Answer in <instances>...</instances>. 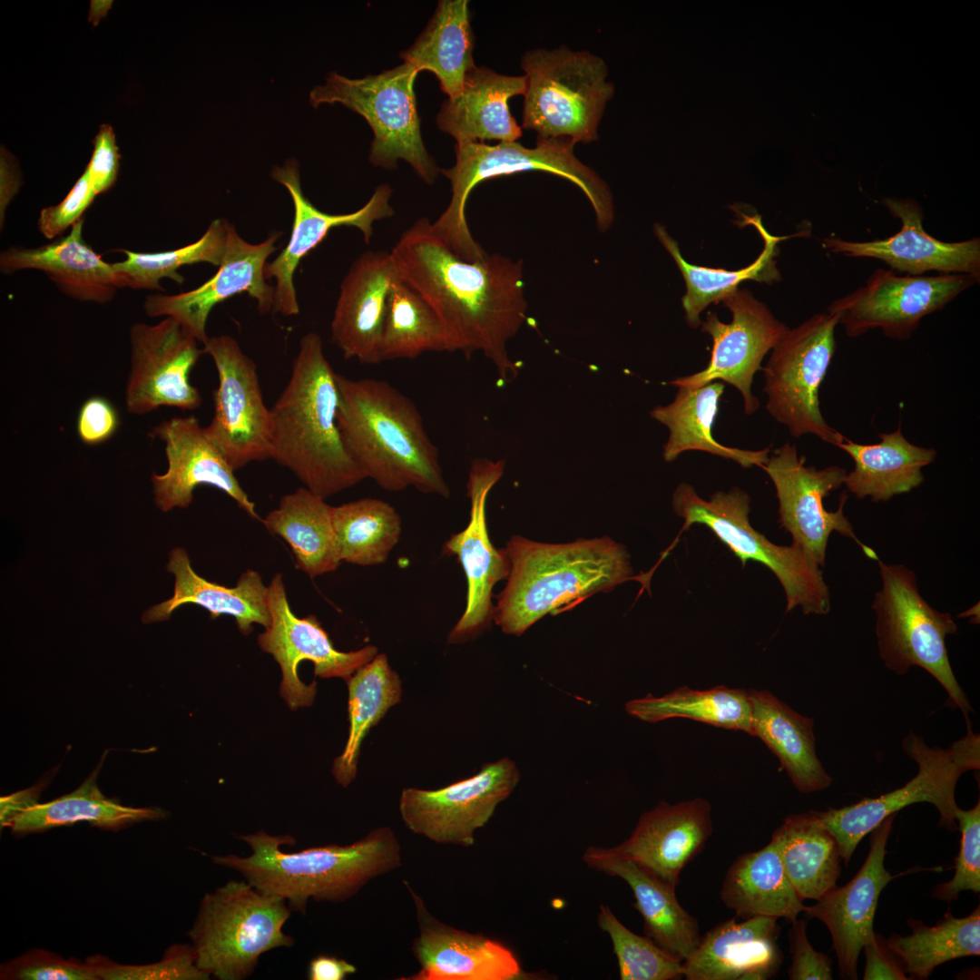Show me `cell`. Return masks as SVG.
<instances>
[{
	"mask_svg": "<svg viewBox=\"0 0 980 980\" xmlns=\"http://www.w3.org/2000/svg\"><path fill=\"white\" fill-rule=\"evenodd\" d=\"M230 223L216 219L196 241L181 248L156 253L136 252L120 249L125 255L122 261L113 263L123 274L132 289L164 291L160 280L168 278L181 285L184 277L178 272L183 266L205 262L219 267L225 252Z\"/></svg>",
	"mask_w": 980,
	"mask_h": 980,
	"instance_id": "obj_49",
	"label": "cell"
},
{
	"mask_svg": "<svg viewBox=\"0 0 980 980\" xmlns=\"http://www.w3.org/2000/svg\"><path fill=\"white\" fill-rule=\"evenodd\" d=\"M805 462L806 457L799 456L795 445L785 443L773 451L762 467L775 486L779 523L791 534L792 544L824 566L828 541L835 531L854 540L867 557L877 561L875 551L858 540L844 514L847 495L841 496L836 511H828L824 506V499L844 485L847 470L838 466L817 469L805 466Z\"/></svg>",
	"mask_w": 980,
	"mask_h": 980,
	"instance_id": "obj_18",
	"label": "cell"
},
{
	"mask_svg": "<svg viewBox=\"0 0 980 980\" xmlns=\"http://www.w3.org/2000/svg\"><path fill=\"white\" fill-rule=\"evenodd\" d=\"M523 125L537 140L569 139L573 144L598 138L607 103L614 94L608 68L598 55L567 47L525 53Z\"/></svg>",
	"mask_w": 980,
	"mask_h": 980,
	"instance_id": "obj_8",
	"label": "cell"
},
{
	"mask_svg": "<svg viewBox=\"0 0 980 980\" xmlns=\"http://www.w3.org/2000/svg\"><path fill=\"white\" fill-rule=\"evenodd\" d=\"M337 374L318 334L299 340L290 377L271 413V458L313 494L327 499L366 477L343 442Z\"/></svg>",
	"mask_w": 980,
	"mask_h": 980,
	"instance_id": "obj_2",
	"label": "cell"
},
{
	"mask_svg": "<svg viewBox=\"0 0 980 980\" xmlns=\"http://www.w3.org/2000/svg\"><path fill=\"white\" fill-rule=\"evenodd\" d=\"M895 817L888 816L871 832L868 855L856 876L845 886L836 885L804 911L828 927L840 975L845 979H858V956L875 933L873 921L879 896L897 877L884 865Z\"/></svg>",
	"mask_w": 980,
	"mask_h": 980,
	"instance_id": "obj_26",
	"label": "cell"
},
{
	"mask_svg": "<svg viewBox=\"0 0 980 980\" xmlns=\"http://www.w3.org/2000/svg\"><path fill=\"white\" fill-rule=\"evenodd\" d=\"M118 426L117 411L106 398L92 397L82 405L76 429L84 444L94 446L106 442L115 434Z\"/></svg>",
	"mask_w": 980,
	"mask_h": 980,
	"instance_id": "obj_57",
	"label": "cell"
},
{
	"mask_svg": "<svg viewBox=\"0 0 980 980\" xmlns=\"http://www.w3.org/2000/svg\"><path fill=\"white\" fill-rule=\"evenodd\" d=\"M164 443L168 468L152 474L154 502L162 512L186 508L198 486L216 487L252 518L261 520L234 469L194 416L164 420L152 429Z\"/></svg>",
	"mask_w": 980,
	"mask_h": 980,
	"instance_id": "obj_24",
	"label": "cell"
},
{
	"mask_svg": "<svg viewBox=\"0 0 980 980\" xmlns=\"http://www.w3.org/2000/svg\"><path fill=\"white\" fill-rule=\"evenodd\" d=\"M806 921L792 922L789 931L791 964L788 970L790 980H830L831 961L825 954L816 951L806 933Z\"/></svg>",
	"mask_w": 980,
	"mask_h": 980,
	"instance_id": "obj_55",
	"label": "cell"
},
{
	"mask_svg": "<svg viewBox=\"0 0 980 980\" xmlns=\"http://www.w3.org/2000/svg\"><path fill=\"white\" fill-rule=\"evenodd\" d=\"M251 854L213 856L219 866L239 872L260 892L286 900L291 911L302 914L309 899L333 903L354 897L366 884L401 865V847L394 831L380 827L348 845H326L285 852L294 845L289 835L264 830L240 836Z\"/></svg>",
	"mask_w": 980,
	"mask_h": 980,
	"instance_id": "obj_4",
	"label": "cell"
},
{
	"mask_svg": "<svg viewBox=\"0 0 980 980\" xmlns=\"http://www.w3.org/2000/svg\"><path fill=\"white\" fill-rule=\"evenodd\" d=\"M526 84L525 75H504L475 66L466 74L460 93L443 103L436 123L456 142H516L522 126L512 116L508 101L524 95Z\"/></svg>",
	"mask_w": 980,
	"mask_h": 980,
	"instance_id": "obj_34",
	"label": "cell"
},
{
	"mask_svg": "<svg viewBox=\"0 0 980 980\" xmlns=\"http://www.w3.org/2000/svg\"><path fill=\"white\" fill-rule=\"evenodd\" d=\"M349 730L346 747L333 763L332 774L348 787L357 774L360 746L368 731L400 701L401 681L385 653L356 671L347 681Z\"/></svg>",
	"mask_w": 980,
	"mask_h": 980,
	"instance_id": "obj_44",
	"label": "cell"
},
{
	"mask_svg": "<svg viewBox=\"0 0 980 980\" xmlns=\"http://www.w3.org/2000/svg\"><path fill=\"white\" fill-rule=\"evenodd\" d=\"M419 72L407 63L379 74L348 79L335 72L309 93L310 103H339L363 116L374 132L369 161L374 166L397 168L407 162L432 184L440 170L424 145L414 83Z\"/></svg>",
	"mask_w": 980,
	"mask_h": 980,
	"instance_id": "obj_12",
	"label": "cell"
},
{
	"mask_svg": "<svg viewBox=\"0 0 980 980\" xmlns=\"http://www.w3.org/2000/svg\"><path fill=\"white\" fill-rule=\"evenodd\" d=\"M198 339L178 321L138 322L130 330L131 372L125 405L129 413L144 415L161 407L193 410L201 396L190 373L204 354Z\"/></svg>",
	"mask_w": 980,
	"mask_h": 980,
	"instance_id": "obj_20",
	"label": "cell"
},
{
	"mask_svg": "<svg viewBox=\"0 0 980 980\" xmlns=\"http://www.w3.org/2000/svg\"><path fill=\"white\" fill-rule=\"evenodd\" d=\"M96 196L88 172L84 170L61 202L54 206L45 207L40 211L37 221L38 230L48 240L60 236L83 218V213Z\"/></svg>",
	"mask_w": 980,
	"mask_h": 980,
	"instance_id": "obj_54",
	"label": "cell"
},
{
	"mask_svg": "<svg viewBox=\"0 0 980 980\" xmlns=\"http://www.w3.org/2000/svg\"><path fill=\"white\" fill-rule=\"evenodd\" d=\"M281 232H272L260 243L245 240L230 223L225 252L218 271L201 286L181 293L149 295L143 309L149 317H170L202 344L208 339L206 324L212 309L228 299L246 292L257 302L260 314L272 311L274 286L267 283L264 268L278 250Z\"/></svg>",
	"mask_w": 980,
	"mask_h": 980,
	"instance_id": "obj_22",
	"label": "cell"
},
{
	"mask_svg": "<svg viewBox=\"0 0 980 980\" xmlns=\"http://www.w3.org/2000/svg\"><path fill=\"white\" fill-rule=\"evenodd\" d=\"M866 966L864 980H906L903 965L898 957L887 946L886 939L874 933L865 944Z\"/></svg>",
	"mask_w": 980,
	"mask_h": 980,
	"instance_id": "obj_58",
	"label": "cell"
},
{
	"mask_svg": "<svg viewBox=\"0 0 980 980\" xmlns=\"http://www.w3.org/2000/svg\"><path fill=\"white\" fill-rule=\"evenodd\" d=\"M631 716L647 722L685 718L716 727L751 733L749 691L716 686L699 691L681 687L662 697L651 694L625 704Z\"/></svg>",
	"mask_w": 980,
	"mask_h": 980,
	"instance_id": "obj_46",
	"label": "cell"
},
{
	"mask_svg": "<svg viewBox=\"0 0 980 980\" xmlns=\"http://www.w3.org/2000/svg\"><path fill=\"white\" fill-rule=\"evenodd\" d=\"M271 176L289 192L294 217L287 245L275 260L267 262L264 276L266 279L273 278L276 282L272 312L294 316L299 314V307L293 278L300 260L335 227L358 228L368 244L374 222L394 215L389 204L392 189L388 184L379 185L368 201L358 211L347 214H329L319 211L304 195L299 164L295 160H289L282 166H275Z\"/></svg>",
	"mask_w": 980,
	"mask_h": 980,
	"instance_id": "obj_23",
	"label": "cell"
},
{
	"mask_svg": "<svg viewBox=\"0 0 980 980\" xmlns=\"http://www.w3.org/2000/svg\"><path fill=\"white\" fill-rule=\"evenodd\" d=\"M751 736L760 738L779 759L795 788L803 793L823 790L831 777L818 758L814 720L768 691H749Z\"/></svg>",
	"mask_w": 980,
	"mask_h": 980,
	"instance_id": "obj_36",
	"label": "cell"
},
{
	"mask_svg": "<svg viewBox=\"0 0 980 980\" xmlns=\"http://www.w3.org/2000/svg\"><path fill=\"white\" fill-rule=\"evenodd\" d=\"M262 523L289 545L296 568L310 578L334 572L342 563L332 506L306 487L284 495Z\"/></svg>",
	"mask_w": 980,
	"mask_h": 980,
	"instance_id": "obj_39",
	"label": "cell"
},
{
	"mask_svg": "<svg viewBox=\"0 0 980 980\" xmlns=\"http://www.w3.org/2000/svg\"><path fill=\"white\" fill-rule=\"evenodd\" d=\"M98 773L99 769H95L73 792L24 810L12 821L9 828L15 835L24 836L87 822L115 831L135 823L165 817V812L161 808L127 807L108 799L97 785Z\"/></svg>",
	"mask_w": 980,
	"mask_h": 980,
	"instance_id": "obj_43",
	"label": "cell"
},
{
	"mask_svg": "<svg viewBox=\"0 0 980 980\" xmlns=\"http://www.w3.org/2000/svg\"><path fill=\"white\" fill-rule=\"evenodd\" d=\"M520 780L515 763L503 758L475 775L437 789L405 788L399 812L413 833L445 845L471 847L484 827Z\"/></svg>",
	"mask_w": 980,
	"mask_h": 980,
	"instance_id": "obj_16",
	"label": "cell"
},
{
	"mask_svg": "<svg viewBox=\"0 0 980 980\" xmlns=\"http://www.w3.org/2000/svg\"><path fill=\"white\" fill-rule=\"evenodd\" d=\"M267 604L270 622L258 636V643L280 666V694L291 710L310 706L317 691L315 681L306 685L299 680V662H313L318 677L347 681L378 653L374 645L348 652L338 651L316 616L299 618L294 614L281 573L275 574L267 586Z\"/></svg>",
	"mask_w": 980,
	"mask_h": 980,
	"instance_id": "obj_17",
	"label": "cell"
},
{
	"mask_svg": "<svg viewBox=\"0 0 980 980\" xmlns=\"http://www.w3.org/2000/svg\"><path fill=\"white\" fill-rule=\"evenodd\" d=\"M84 219L64 238L37 248L13 246L0 254L3 274L24 270L43 271L64 295L82 301L105 304L128 279L113 263L104 261L83 240Z\"/></svg>",
	"mask_w": 980,
	"mask_h": 980,
	"instance_id": "obj_31",
	"label": "cell"
},
{
	"mask_svg": "<svg viewBox=\"0 0 980 980\" xmlns=\"http://www.w3.org/2000/svg\"><path fill=\"white\" fill-rule=\"evenodd\" d=\"M874 444H859L848 439L838 446L854 462L844 480L856 497H870L886 502L918 487L925 480L922 469L935 461L936 450L914 445L902 434L900 426L881 433Z\"/></svg>",
	"mask_w": 980,
	"mask_h": 980,
	"instance_id": "obj_35",
	"label": "cell"
},
{
	"mask_svg": "<svg viewBox=\"0 0 980 980\" xmlns=\"http://www.w3.org/2000/svg\"><path fill=\"white\" fill-rule=\"evenodd\" d=\"M720 897L737 916L746 918L765 916L792 923L807 906L771 842L737 858L726 873Z\"/></svg>",
	"mask_w": 980,
	"mask_h": 980,
	"instance_id": "obj_38",
	"label": "cell"
},
{
	"mask_svg": "<svg viewBox=\"0 0 980 980\" xmlns=\"http://www.w3.org/2000/svg\"><path fill=\"white\" fill-rule=\"evenodd\" d=\"M889 213L901 221L896 234L871 241H850L835 236L824 239L833 253L877 259L897 273L919 276L926 272L963 273L980 278V239L945 242L923 227L924 212L912 199L883 198Z\"/></svg>",
	"mask_w": 980,
	"mask_h": 980,
	"instance_id": "obj_25",
	"label": "cell"
},
{
	"mask_svg": "<svg viewBox=\"0 0 980 980\" xmlns=\"http://www.w3.org/2000/svg\"><path fill=\"white\" fill-rule=\"evenodd\" d=\"M907 924L909 936L893 934L886 942L912 979H926L937 965L953 959L980 955L979 906L965 917L948 910L933 926L913 918Z\"/></svg>",
	"mask_w": 980,
	"mask_h": 980,
	"instance_id": "obj_45",
	"label": "cell"
},
{
	"mask_svg": "<svg viewBox=\"0 0 980 980\" xmlns=\"http://www.w3.org/2000/svg\"><path fill=\"white\" fill-rule=\"evenodd\" d=\"M427 351L451 352L448 335L431 308L398 278L388 296L381 359H412Z\"/></svg>",
	"mask_w": 980,
	"mask_h": 980,
	"instance_id": "obj_48",
	"label": "cell"
},
{
	"mask_svg": "<svg viewBox=\"0 0 980 980\" xmlns=\"http://www.w3.org/2000/svg\"><path fill=\"white\" fill-rule=\"evenodd\" d=\"M338 425L366 478L387 491L414 487L447 498L437 447L411 399L385 380L337 374Z\"/></svg>",
	"mask_w": 980,
	"mask_h": 980,
	"instance_id": "obj_3",
	"label": "cell"
},
{
	"mask_svg": "<svg viewBox=\"0 0 980 980\" xmlns=\"http://www.w3.org/2000/svg\"><path fill=\"white\" fill-rule=\"evenodd\" d=\"M2 980H98L85 962L42 948H31L0 966Z\"/></svg>",
	"mask_w": 980,
	"mask_h": 980,
	"instance_id": "obj_53",
	"label": "cell"
},
{
	"mask_svg": "<svg viewBox=\"0 0 980 980\" xmlns=\"http://www.w3.org/2000/svg\"><path fill=\"white\" fill-rule=\"evenodd\" d=\"M583 860L589 867L618 877L629 885L646 936L682 962L693 953L701 937L699 923L680 905L676 888L633 861L612 855L606 848L588 847Z\"/></svg>",
	"mask_w": 980,
	"mask_h": 980,
	"instance_id": "obj_32",
	"label": "cell"
},
{
	"mask_svg": "<svg viewBox=\"0 0 980 980\" xmlns=\"http://www.w3.org/2000/svg\"><path fill=\"white\" fill-rule=\"evenodd\" d=\"M979 280L963 273L912 276L877 269L865 285L834 300L828 312L838 317L848 337L878 328L889 338L906 340L924 317L942 310Z\"/></svg>",
	"mask_w": 980,
	"mask_h": 980,
	"instance_id": "obj_14",
	"label": "cell"
},
{
	"mask_svg": "<svg viewBox=\"0 0 980 980\" xmlns=\"http://www.w3.org/2000/svg\"><path fill=\"white\" fill-rule=\"evenodd\" d=\"M712 830L706 799L675 805L661 801L640 817L627 839L606 848L676 888L681 871L701 852Z\"/></svg>",
	"mask_w": 980,
	"mask_h": 980,
	"instance_id": "obj_29",
	"label": "cell"
},
{
	"mask_svg": "<svg viewBox=\"0 0 980 980\" xmlns=\"http://www.w3.org/2000/svg\"><path fill=\"white\" fill-rule=\"evenodd\" d=\"M98 980H206L211 976L201 970L191 944H174L162 959L145 965L119 964L101 955L86 958Z\"/></svg>",
	"mask_w": 980,
	"mask_h": 980,
	"instance_id": "obj_51",
	"label": "cell"
},
{
	"mask_svg": "<svg viewBox=\"0 0 980 980\" xmlns=\"http://www.w3.org/2000/svg\"><path fill=\"white\" fill-rule=\"evenodd\" d=\"M673 401L658 406L651 416L665 425L669 437L663 446V458L675 460L691 450L707 452L737 462L742 467H763L769 460V447L748 450L727 446L714 439L712 429L725 385L715 381L699 387H677Z\"/></svg>",
	"mask_w": 980,
	"mask_h": 980,
	"instance_id": "obj_37",
	"label": "cell"
},
{
	"mask_svg": "<svg viewBox=\"0 0 980 980\" xmlns=\"http://www.w3.org/2000/svg\"><path fill=\"white\" fill-rule=\"evenodd\" d=\"M838 325V317L827 312L789 328L762 370L771 416L794 437L810 434L838 447L846 436L827 423L818 396L836 351Z\"/></svg>",
	"mask_w": 980,
	"mask_h": 980,
	"instance_id": "obj_13",
	"label": "cell"
},
{
	"mask_svg": "<svg viewBox=\"0 0 980 980\" xmlns=\"http://www.w3.org/2000/svg\"><path fill=\"white\" fill-rule=\"evenodd\" d=\"M332 516L341 562L384 564L400 539L401 517L384 500L367 497L332 506Z\"/></svg>",
	"mask_w": 980,
	"mask_h": 980,
	"instance_id": "obj_47",
	"label": "cell"
},
{
	"mask_svg": "<svg viewBox=\"0 0 980 980\" xmlns=\"http://www.w3.org/2000/svg\"><path fill=\"white\" fill-rule=\"evenodd\" d=\"M356 971V966L344 959L318 955L309 962L308 976L310 980H343Z\"/></svg>",
	"mask_w": 980,
	"mask_h": 980,
	"instance_id": "obj_59",
	"label": "cell"
},
{
	"mask_svg": "<svg viewBox=\"0 0 980 980\" xmlns=\"http://www.w3.org/2000/svg\"><path fill=\"white\" fill-rule=\"evenodd\" d=\"M599 927L611 938L622 980H675L683 977L682 961L650 937L627 928L605 905L599 906Z\"/></svg>",
	"mask_w": 980,
	"mask_h": 980,
	"instance_id": "obj_50",
	"label": "cell"
},
{
	"mask_svg": "<svg viewBox=\"0 0 980 980\" xmlns=\"http://www.w3.org/2000/svg\"><path fill=\"white\" fill-rule=\"evenodd\" d=\"M503 460L475 459L466 485L470 498L467 525L444 544L443 554L460 563L467 583L463 614L448 634L449 643H462L482 633L493 621V588L506 580L510 562L505 549H496L488 534L485 504L492 487L504 474Z\"/></svg>",
	"mask_w": 980,
	"mask_h": 980,
	"instance_id": "obj_21",
	"label": "cell"
},
{
	"mask_svg": "<svg viewBox=\"0 0 980 980\" xmlns=\"http://www.w3.org/2000/svg\"><path fill=\"white\" fill-rule=\"evenodd\" d=\"M407 887L416 906L418 936L412 953L419 970L404 980H511L521 975L514 953L502 943L446 925Z\"/></svg>",
	"mask_w": 980,
	"mask_h": 980,
	"instance_id": "obj_27",
	"label": "cell"
},
{
	"mask_svg": "<svg viewBox=\"0 0 980 980\" xmlns=\"http://www.w3.org/2000/svg\"><path fill=\"white\" fill-rule=\"evenodd\" d=\"M202 345L219 378L207 434L234 470L270 459L271 413L263 400L256 364L231 336L209 337Z\"/></svg>",
	"mask_w": 980,
	"mask_h": 980,
	"instance_id": "obj_15",
	"label": "cell"
},
{
	"mask_svg": "<svg viewBox=\"0 0 980 980\" xmlns=\"http://www.w3.org/2000/svg\"><path fill=\"white\" fill-rule=\"evenodd\" d=\"M879 565L882 587L875 594L876 634L881 660L897 675L918 666L946 690L948 701L958 708L969 725L973 709L950 664L946 638L956 632L947 612L933 608L920 594L917 580L903 564Z\"/></svg>",
	"mask_w": 980,
	"mask_h": 980,
	"instance_id": "obj_11",
	"label": "cell"
},
{
	"mask_svg": "<svg viewBox=\"0 0 980 980\" xmlns=\"http://www.w3.org/2000/svg\"><path fill=\"white\" fill-rule=\"evenodd\" d=\"M902 747L914 760L918 770L906 784L875 799H865L839 808L816 811L822 824L835 837L842 860L849 862L858 843L886 818L919 802L934 805L939 813V826L950 831L958 828L956 819L955 790L959 778L980 769V736L967 725L966 734L948 748L928 746L911 731Z\"/></svg>",
	"mask_w": 980,
	"mask_h": 980,
	"instance_id": "obj_9",
	"label": "cell"
},
{
	"mask_svg": "<svg viewBox=\"0 0 980 980\" xmlns=\"http://www.w3.org/2000/svg\"><path fill=\"white\" fill-rule=\"evenodd\" d=\"M468 1L442 0L424 32L400 57L418 72L433 73L448 97L460 93L475 65Z\"/></svg>",
	"mask_w": 980,
	"mask_h": 980,
	"instance_id": "obj_41",
	"label": "cell"
},
{
	"mask_svg": "<svg viewBox=\"0 0 980 980\" xmlns=\"http://www.w3.org/2000/svg\"><path fill=\"white\" fill-rule=\"evenodd\" d=\"M778 918L758 916L721 922L701 937L682 963L687 980H766L782 962Z\"/></svg>",
	"mask_w": 980,
	"mask_h": 980,
	"instance_id": "obj_30",
	"label": "cell"
},
{
	"mask_svg": "<svg viewBox=\"0 0 980 980\" xmlns=\"http://www.w3.org/2000/svg\"><path fill=\"white\" fill-rule=\"evenodd\" d=\"M730 310V323L720 321L715 313H708L701 321V331L712 339L708 366L692 375L670 382L675 387H699L715 381L736 387L742 398L744 412L753 414L760 406L752 394L754 375L762 369L761 362L787 332L789 328L748 290L737 289L722 300Z\"/></svg>",
	"mask_w": 980,
	"mask_h": 980,
	"instance_id": "obj_19",
	"label": "cell"
},
{
	"mask_svg": "<svg viewBox=\"0 0 980 980\" xmlns=\"http://www.w3.org/2000/svg\"><path fill=\"white\" fill-rule=\"evenodd\" d=\"M120 159L115 134L110 124H102L93 139V151L85 170L96 195L109 191L115 183L120 170Z\"/></svg>",
	"mask_w": 980,
	"mask_h": 980,
	"instance_id": "obj_56",
	"label": "cell"
},
{
	"mask_svg": "<svg viewBox=\"0 0 980 980\" xmlns=\"http://www.w3.org/2000/svg\"><path fill=\"white\" fill-rule=\"evenodd\" d=\"M750 505L749 495L737 487L705 500L692 485L681 483L672 496L673 509L684 521L681 532L703 524L743 565L755 561L767 566L784 589L787 612L800 606L806 614L828 613L830 593L820 566L799 545L775 544L755 530L749 521Z\"/></svg>",
	"mask_w": 980,
	"mask_h": 980,
	"instance_id": "obj_10",
	"label": "cell"
},
{
	"mask_svg": "<svg viewBox=\"0 0 980 980\" xmlns=\"http://www.w3.org/2000/svg\"><path fill=\"white\" fill-rule=\"evenodd\" d=\"M569 139L537 140L527 148L516 142H456V163L440 170L451 182L452 197L446 209L432 222L437 237L459 259L474 261L487 253L471 234L466 218V204L472 190L480 182L502 175L540 171L570 181L590 201L600 231H606L614 220L612 193L608 184L574 154Z\"/></svg>",
	"mask_w": 980,
	"mask_h": 980,
	"instance_id": "obj_6",
	"label": "cell"
},
{
	"mask_svg": "<svg viewBox=\"0 0 980 980\" xmlns=\"http://www.w3.org/2000/svg\"><path fill=\"white\" fill-rule=\"evenodd\" d=\"M744 218L760 232L764 241L763 250L759 257L745 268L737 270L714 269L691 264L684 260L678 242L660 223L654 225V233L665 250L676 262L686 284V292L681 299L685 319L690 327L697 328L701 324V314L711 303L722 301L736 291L739 285L746 280L771 283L779 279V273L775 265L778 253L777 243L782 238L770 235L761 223L759 215Z\"/></svg>",
	"mask_w": 980,
	"mask_h": 980,
	"instance_id": "obj_42",
	"label": "cell"
},
{
	"mask_svg": "<svg viewBox=\"0 0 980 980\" xmlns=\"http://www.w3.org/2000/svg\"><path fill=\"white\" fill-rule=\"evenodd\" d=\"M166 568L175 577L173 594L146 610L142 617L143 623L166 621L179 607L196 604L207 610L211 619L223 614L233 617L245 635L253 631L254 623L269 626L267 586L258 572L248 569L235 586L227 587L199 575L191 564L187 551L181 547L170 552Z\"/></svg>",
	"mask_w": 980,
	"mask_h": 980,
	"instance_id": "obj_33",
	"label": "cell"
},
{
	"mask_svg": "<svg viewBox=\"0 0 980 980\" xmlns=\"http://www.w3.org/2000/svg\"><path fill=\"white\" fill-rule=\"evenodd\" d=\"M956 819L961 840L955 875L948 882L938 884L932 893L934 898L947 902L956 899L962 891H980V802L967 810L957 808Z\"/></svg>",
	"mask_w": 980,
	"mask_h": 980,
	"instance_id": "obj_52",
	"label": "cell"
},
{
	"mask_svg": "<svg viewBox=\"0 0 980 980\" xmlns=\"http://www.w3.org/2000/svg\"><path fill=\"white\" fill-rule=\"evenodd\" d=\"M290 913L285 899L246 880H230L207 893L186 933L198 967L219 980L246 979L264 953L294 945L283 931Z\"/></svg>",
	"mask_w": 980,
	"mask_h": 980,
	"instance_id": "obj_7",
	"label": "cell"
},
{
	"mask_svg": "<svg viewBox=\"0 0 980 980\" xmlns=\"http://www.w3.org/2000/svg\"><path fill=\"white\" fill-rule=\"evenodd\" d=\"M390 254L400 279L443 324L451 352L460 351L469 358L481 351L503 382L516 377L518 368L506 346L526 318L523 260L499 253L475 261L461 260L426 217L402 233Z\"/></svg>",
	"mask_w": 980,
	"mask_h": 980,
	"instance_id": "obj_1",
	"label": "cell"
},
{
	"mask_svg": "<svg viewBox=\"0 0 980 980\" xmlns=\"http://www.w3.org/2000/svg\"><path fill=\"white\" fill-rule=\"evenodd\" d=\"M770 842L803 900H817L837 885L841 872L840 850L816 811L788 816L773 832Z\"/></svg>",
	"mask_w": 980,
	"mask_h": 980,
	"instance_id": "obj_40",
	"label": "cell"
},
{
	"mask_svg": "<svg viewBox=\"0 0 980 980\" xmlns=\"http://www.w3.org/2000/svg\"><path fill=\"white\" fill-rule=\"evenodd\" d=\"M41 791V786L37 785L30 789L15 792L1 798L0 801V825L1 828H9L12 821L22 812L38 804L37 799Z\"/></svg>",
	"mask_w": 980,
	"mask_h": 980,
	"instance_id": "obj_60",
	"label": "cell"
},
{
	"mask_svg": "<svg viewBox=\"0 0 980 980\" xmlns=\"http://www.w3.org/2000/svg\"><path fill=\"white\" fill-rule=\"evenodd\" d=\"M505 549L510 570L493 620L509 635L633 579L626 548L606 536L547 544L515 535Z\"/></svg>",
	"mask_w": 980,
	"mask_h": 980,
	"instance_id": "obj_5",
	"label": "cell"
},
{
	"mask_svg": "<svg viewBox=\"0 0 980 980\" xmlns=\"http://www.w3.org/2000/svg\"><path fill=\"white\" fill-rule=\"evenodd\" d=\"M398 273L390 251L368 250L342 279L331 320V340L345 359L382 362L381 343L387 300Z\"/></svg>",
	"mask_w": 980,
	"mask_h": 980,
	"instance_id": "obj_28",
	"label": "cell"
}]
</instances>
